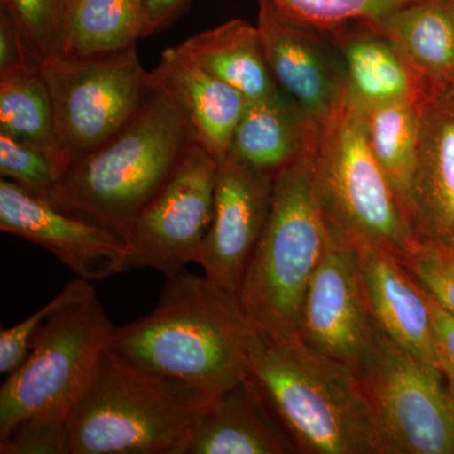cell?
Returning <instances> with one entry per match:
<instances>
[{"mask_svg":"<svg viewBox=\"0 0 454 454\" xmlns=\"http://www.w3.org/2000/svg\"><path fill=\"white\" fill-rule=\"evenodd\" d=\"M252 333L238 294L184 269L166 277L153 310L114 328L107 349L215 399L247 378Z\"/></svg>","mask_w":454,"mask_h":454,"instance_id":"6da1fadb","label":"cell"},{"mask_svg":"<svg viewBox=\"0 0 454 454\" xmlns=\"http://www.w3.org/2000/svg\"><path fill=\"white\" fill-rule=\"evenodd\" d=\"M247 380L297 453L385 454L357 372L297 333L253 328Z\"/></svg>","mask_w":454,"mask_h":454,"instance_id":"7a4b0ae2","label":"cell"},{"mask_svg":"<svg viewBox=\"0 0 454 454\" xmlns=\"http://www.w3.org/2000/svg\"><path fill=\"white\" fill-rule=\"evenodd\" d=\"M195 142V131L177 104L153 90L109 142L70 160L46 200L59 210L124 236L137 212Z\"/></svg>","mask_w":454,"mask_h":454,"instance_id":"3957f363","label":"cell"},{"mask_svg":"<svg viewBox=\"0 0 454 454\" xmlns=\"http://www.w3.org/2000/svg\"><path fill=\"white\" fill-rule=\"evenodd\" d=\"M212 397L106 348L67 424V454H184Z\"/></svg>","mask_w":454,"mask_h":454,"instance_id":"277c9868","label":"cell"},{"mask_svg":"<svg viewBox=\"0 0 454 454\" xmlns=\"http://www.w3.org/2000/svg\"><path fill=\"white\" fill-rule=\"evenodd\" d=\"M317 146L274 177L273 200L238 298L255 331L297 333L301 301L330 244L318 188Z\"/></svg>","mask_w":454,"mask_h":454,"instance_id":"5b68a950","label":"cell"},{"mask_svg":"<svg viewBox=\"0 0 454 454\" xmlns=\"http://www.w3.org/2000/svg\"><path fill=\"white\" fill-rule=\"evenodd\" d=\"M317 188L328 232L400 256L415 235L367 145L363 113L346 101L319 131Z\"/></svg>","mask_w":454,"mask_h":454,"instance_id":"8992f818","label":"cell"},{"mask_svg":"<svg viewBox=\"0 0 454 454\" xmlns=\"http://www.w3.org/2000/svg\"><path fill=\"white\" fill-rule=\"evenodd\" d=\"M114 325L98 294L56 310L0 389V439L33 415L70 418L109 346Z\"/></svg>","mask_w":454,"mask_h":454,"instance_id":"52a82bcc","label":"cell"},{"mask_svg":"<svg viewBox=\"0 0 454 454\" xmlns=\"http://www.w3.org/2000/svg\"><path fill=\"white\" fill-rule=\"evenodd\" d=\"M356 372L385 454H454V399L437 366L419 360L376 325Z\"/></svg>","mask_w":454,"mask_h":454,"instance_id":"ba28073f","label":"cell"},{"mask_svg":"<svg viewBox=\"0 0 454 454\" xmlns=\"http://www.w3.org/2000/svg\"><path fill=\"white\" fill-rule=\"evenodd\" d=\"M41 73L52 101L57 138L70 160L109 142L153 91L137 46L64 56Z\"/></svg>","mask_w":454,"mask_h":454,"instance_id":"9c48e42d","label":"cell"},{"mask_svg":"<svg viewBox=\"0 0 454 454\" xmlns=\"http://www.w3.org/2000/svg\"><path fill=\"white\" fill-rule=\"evenodd\" d=\"M219 160L195 142L125 230L129 269L164 278L196 262L214 214Z\"/></svg>","mask_w":454,"mask_h":454,"instance_id":"30bf717a","label":"cell"},{"mask_svg":"<svg viewBox=\"0 0 454 454\" xmlns=\"http://www.w3.org/2000/svg\"><path fill=\"white\" fill-rule=\"evenodd\" d=\"M278 88L319 128L348 101L346 68L333 33L259 0L256 22Z\"/></svg>","mask_w":454,"mask_h":454,"instance_id":"8fae6325","label":"cell"},{"mask_svg":"<svg viewBox=\"0 0 454 454\" xmlns=\"http://www.w3.org/2000/svg\"><path fill=\"white\" fill-rule=\"evenodd\" d=\"M375 333L356 245L330 235L327 252L301 301L295 333L310 348L356 372Z\"/></svg>","mask_w":454,"mask_h":454,"instance_id":"7c38bea8","label":"cell"},{"mask_svg":"<svg viewBox=\"0 0 454 454\" xmlns=\"http://www.w3.org/2000/svg\"><path fill=\"white\" fill-rule=\"evenodd\" d=\"M0 230L43 247L90 283L128 270L130 252L122 236L59 210L5 178L0 181Z\"/></svg>","mask_w":454,"mask_h":454,"instance_id":"4fadbf2b","label":"cell"},{"mask_svg":"<svg viewBox=\"0 0 454 454\" xmlns=\"http://www.w3.org/2000/svg\"><path fill=\"white\" fill-rule=\"evenodd\" d=\"M274 177L230 155L219 160L214 214L196 264L212 282L235 294L267 223Z\"/></svg>","mask_w":454,"mask_h":454,"instance_id":"5bb4252c","label":"cell"},{"mask_svg":"<svg viewBox=\"0 0 454 454\" xmlns=\"http://www.w3.org/2000/svg\"><path fill=\"white\" fill-rule=\"evenodd\" d=\"M409 221L415 238L454 245V91L419 106V146Z\"/></svg>","mask_w":454,"mask_h":454,"instance_id":"9a60e30c","label":"cell"},{"mask_svg":"<svg viewBox=\"0 0 454 454\" xmlns=\"http://www.w3.org/2000/svg\"><path fill=\"white\" fill-rule=\"evenodd\" d=\"M148 82L152 90L177 104L195 131L196 142L217 160H223L247 98L206 71L184 44L164 51Z\"/></svg>","mask_w":454,"mask_h":454,"instance_id":"2e32d148","label":"cell"},{"mask_svg":"<svg viewBox=\"0 0 454 454\" xmlns=\"http://www.w3.org/2000/svg\"><path fill=\"white\" fill-rule=\"evenodd\" d=\"M356 247L367 309L379 330L439 369L432 315L423 289L395 254L373 245Z\"/></svg>","mask_w":454,"mask_h":454,"instance_id":"e0dca14e","label":"cell"},{"mask_svg":"<svg viewBox=\"0 0 454 454\" xmlns=\"http://www.w3.org/2000/svg\"><path fill=\"white\" fill-rule=\"evenodd\" d=\"M328 29L345 62L352 106L367 109L394 101L420 104L434 92L395 42L372 22L356 20Z\"/></svg>","mask_w":454,"mask_h":454,"instance_id":"ac0fdd59","label":"cell"},{"mask_svg":"<svg viewBox=\"0 0 454 454\" xmlns=\"http://www.w3.org/2000/svg\"><path fill=\"white\" fill-rule=\"evenodd\" d=\"M292 453H297L292 442L245 378L206 406L184 454Z\"/></svg>","mask_w":454,"mask_h":454,"instance_id":"d6986e66","label":"cell"},{"mask_svg":"<svg viewBox=\"0 0 454 454\" xmlns=\"http://www.w3.org/2000/svg\"><path fill=\"white\" fill-rule=\"evenodd\" d=\"M321 128L282 91L247 100L227 155L276 176L315 148Z\"/></svg>","mask_w":454,"mask_h":454,"instance_id":"ffe728a7","label":"cell"},{"mask_svg":"<svg viewBox=\"0 0 454 454\" xmlns=\"http://www.w3.org/2000/svg\"><path fill=\"white\" fill-rule=\"evenodd\" d=\"M372 25L395 42L433 91H454V11L450 0L413 3Z\"/></svg>","mask_w":454,"mask_h":454,"instance_id":"44dd1931","label":"cell"},{"mask_svg":"<svg viewBox=\"0 0 454 454\" xmlns=\"http://www.w3.org/2000/svg\"><path fill=\"white\" fill-rule=\"evenodd\" d=\"M182 44L206 71L247 100L273 97L280 91L269 68L258 27L247 20H227Z\"/></svg>","mask_w":454,"mask_h":454,"instance_id":"7402d4cb","label":"cell"},{"mask_svg":"<svg viewBox=\"0 0 454 454\" xmlns=\"http://www.w3.org/2000/svg\"><path fill=\"white\" fill-rule=\"evenodd\" d=\"M420 104L394 101L360 109L367 145L408 220L418 166Z\"/></svg>","mask_w":454,"mask_h":454,"instance_id":"603a6c76","label":"cell"},{"mask_svg":"<svg viewBox=\"0 0 454 454\" xmlns=\"http://www.w3.org/2000/svg\"><path fill=\"white\" fill-rule=\"evenodd\" d=\"M0 133L49 154L64 172L70 163L57 138L52 101L41 71L0 77Z\"/></svg>","mask_w":454,"mask_h":454,"instance_id":"cb8c5ba5","label":"cell"},{"mask_svg":"<svg viewBox=\"0 0 454 454\" xmlns=\"http://www.w3.org/2000/svg\"><path fill=\"white\" fill-rule=\"evenodd\" d=\"M148 35L143 0H74L68 55H94L137 46Z\"/></svg>","mask_w":454,"mask_h":454,"instance_id":"d4e9b609","label":"cell"},{"mask_svg":"<svg viewBox=\"0 0 454 454\" xmlns=\"http://www.w3.org/2000/svg\"><path fill=\"white\" fill-rule=\"evenodd\" d=\"M74 0H0L25 41L32 65H44L67 56Z\"/></svg>","mask_w":454,"mask_h":454,"instance_id":"484cf974","label":"cell"},{"mask_svg":"<svg viewBox=\"0 0 454 454\" xmlns=\"http://www.w3.org/2000/svg\"><path fill=\"white\" fill-rule=\"evenodd\" d=\"M397 258L415 282L454 316V245L415 238Z\"/></svg>","mask_w":454,"mask_h":454,"instance_id":"4316f807","label":"cell"},{"mask_svg":"<svg viewBox=\"0 0 454 454\" xmlns=\"http://www.w3.org/2000/svg\"><path fill=\"white\" fill-rule=\"evenodd\" d=\"M276 7L313 25L331 28L343 23L379 22L397 9L422 0H270Z\"/></svg>","mask_w":454,"mask_h":454,"instance_id":"83f0119b","label":"cell"},{"mask_svg":"<svg viewBox=\"0 0 454 454\" xmlns=\"http://www.w3.org/2000/svg\"><path fill=\"white\" fill-rule=\"evenodd\" d=\"M95 293L97 291L91 283L76 278L37 312L16 325L3 328L0 333V372L8 376L25 363L35 337L51 315L74 301L85 300Z\"/></svg>","mask_w":454,"mask_h":454,"instance_id":"f1b7e54d","label":"cell"},{"mask_svg":"<svg viewBox=\"0 0 454 454\" xmlns=\"http://www.w3.org/2000/svg\"><path fill=\"white\" fill-rule=\"evenodd\" d=\"M0 175L46 200L64 175L49 154L0 133Z\"/></svg>","mask_w":454,"mask_h":454,"instance_id":"f546056e","label":"cell"},{"mask_svg":"<svg viewBox=\"0 0 454 454\" xmlns=\"http://www.w3.org/2000/svg\"><path fill=\"white\" fill-rule=\"evenodd\" d=\"M67 424L64 418L33 415L0 439L2 454H67Z\"/></svg>","mask_w":454,"mask_h":454,"instance_id":"4dcf8cb0","label":"cell"},{"mask_svg":"<svg viewBox=\"0 0 454 454\" xmlns=\"http://www.w3.org/2000/svg\"><path fill=\"white\" fill-rule=\"evenodd\" d=\"M423 292L432 315L439 369L446 379L448 393L454 399V316L439 306L424 289Z\"/></svg>","mask_w":454,"mask_h":454,"instance_id":"1f68e13d","label":"cell"},{"mask_svg":"<svg viewBox=\"0 0 454 454\" xmlns=\"http://www.w3.org/2000/svg\"><path fill=\"white\" fill-rule=\"evenodd\" d=\"M27 70L41 71L32 65L17 23L0 7V77Z\"/></svg>","mask_w":454,"mask_h":454,"instance_id":"d6a6232c","label":"cell"},{"mask_svg":"<svg viewBox=\"0 0 454 454\" xmlns=\"http://www.w3.org/2000/svg\"><path fill=\"white\" fill-rule=\"evenodd\" d=\"M190 0H143L148 35L162 31L187 7Z\"/></svg>","mask_w":454,"mask_h":454,"instance_id":"836d02e7","label":"cell"},{"mask_svg":"<svg viewBox=\"0 0 454 454\" xmlns=\"http://www.w3.org/2000/svg\"><path fill=\"white\" fill-rule=\"evenodd\" d=\"M450 3H452V7H453V11H454V0H450Z\"/></svg>","mask_w":454,"mask_h":454,"instance_id":"e575fe53","label":"cell"}]
</instances>
